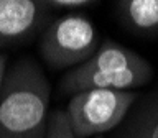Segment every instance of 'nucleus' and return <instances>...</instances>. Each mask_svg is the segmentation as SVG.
<instances>
[{"label":"nucleus","instance_id":"3","mask_svg":"<svg viewBox=\"0 0 158 138\" xmlns=\"http://www.w3.org/2000/svg\"><path fill=\"white\" fill-rule=\"evenodd\" d=\"M99 44L97 28L87 15L66 13L44 28L38 49L49 67L74 69L91 59Z\"/></svg>","mask_w":158,"mask_h":138},{"label":"nucleus","instance_id":"5","mask_svg":"<svg viewBox=\"0 0 158 138\" xmlns=\"http://www.w3.org/2000/svg\"><path fill=\"white\" fill-rule=\"evenodd\" d=\"M51 12L40 0H0V48L22 44L44 31Z\"/></svg>","mask_w":158,"mask_h":138},{"label":"nucleus","instance_id":"9","mask_svg":"<svg viewBox=\"0 0 158 138\" xmlns=\"http://www.w3.org/2000/svg\"><path fill=\"white\" fill-rule=\"evenodd\" d=\"M49 5L51 10H79V8H86L91 7V5H96L91 0H51V2H46Z\"/></svg>","mask_w":158,"mask_h":138},{"label":"nucleus","instance_id":"2","mask_svg":"<svg viewBox=\"0 0 158 138\" xmlns=\"http://www.w3.org/2000/svg\"><path fill=\"white\" fill-rule=\"evenodd\" d=\"M153 69L135 51L106 39L84 64L71 69L61 79V92L74 95L89 89L133 91L150 82Z\"/></svg>","mask_w":158,"mask_h":138},{"label":"nucleus","instance_id":"6","mask_svg":"<svg viewBox=\"0 0 158 138\" xmlns=\"http://www.w3.org/2000/svg\"><path fill=\"white\" fill-rule=\"evenodd\" d=\"M117 10L128 30L142 34L158 33V0H122L117 2Z\"/></svg>","mask_w":158,"mask_h":138},{"label":"nucleus","instance_id":"7","mask_svg":"<svg viewBox=\"0 0 158 138\" xmlns=\"http://www.w3.org/2000/svg\"><path fill=\"white\" fill-rule=\"evenodd\" d=\"M133 127L140 132L143 138H158V99L152 100L145 110L133 122Z\"/></svg>","mask_w":158,"mask_h":138},{"label":"nucleus","instance_id":"1","mask_svg":"<svg viewBox=\"0 0 158 138\" xmlns=\"http://www.w3.org/2000/svg\"><path fill=\"white\" fill-rule=\"evenodd\" d=\"M51 89L40 64L30 56L7 69L0 91V138H44Z\"/></svg>","mask_w":158,"mask_h":138},{"label":"nucleus","instance_id":"4","mask_svg":"<svg viewBox=\"0 0 158 138\" xmlns=\"http://www.w3.org/2000/svg\"><path fill=\"white\" fill-rule=\"evenodd\" d=\"M135 100L133 91L89 89L71 95L64 113L74 136L91 138L122 123Z\"/></svg>","mask_w":158,"mask_h":138},{"label":"nucleus","instance_id":"10","mask_svg":"<svg viewBox=\"0 0 158 138\" xmlns=\"http://www.w3.org/2000/svg\"><path fill=\"white\" fill-rule=\"evenodd\" d=\"M7 54L0 53V91H2L3 81H5V74H7Z\"/></svg>","mask_w":158,"mask_h":138},{"label":"nucleus","instance_id":"8","mask_svg":"<svg viewBox=\"0 0 158 138\" xmlns=\"http://www.w3.org/2000/svg\"><path fill=\"white\" fill-rule=\"evenodd\" d=\"M44 138H76L73 135L71 128H69V123L66 120L64 110H53L51 112Z\"/></svg>","mask_w":158,"mask_h":138},{"label":"nucleus","instance_id":"11","mask_svg":"<svg viewBox=\"0 0 158 138\" xmlns=\"http://www.w3.org/2000/svg\"><path fill=\"white\" fill-rule=\"evenodd\" d=\"M123 138H143V136L140 135V132H138L137 128L132 125V127H130V133H128V135H125Z\"/></svg>","mask_w":158,"mask_h":138}]
</instances>
